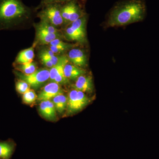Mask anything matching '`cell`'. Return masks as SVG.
<instances>
[{"label": "cell", "mask_w": 159, "mask_h": 159, "mask_svg": "<svg viewBox=\"0 0 159 159\" xmlns=\"http://www.w3.org/2000/svg\"><path fill=\"white\" fill-rule=\"evenodd\" d=\"M146 6L142 0H129L117 5L111 11L107 25L120 27L141 21L145 19Z\"/></svg>", "instance_id": "6da1fadb"}, {"label": "cell", "mask_w": 159, "mask_h": 159, "mask_svg": "<svg viewBox=\"0 0 159 159\" xmlns=\"http://www.w3.org/2000/svg\"><path fill=\"white\" fill-rule=\"evenodd\" d=\"M31 14L21 0H0V30L15 28Z\"/></svg>", "instance_id": "7a4b0ae2"}, {"label": "cell", "mask_w": 159, "mask_h": 159, "mask_svg": "<svg viewBox=\"0 0 159 159\" xmlns=\"http://www.w3.org/2000/svg\"><path fill=\"white\" fill-rule=\"evenodd\" d=\"M87 20V17L85 14L79 19L68 25L65 31L66 38L69 40L78 43L86 42Z\"/></svg>", "instance_id": "3957f363"}, {"label": "cell", "mask_w": 159, "mask_h": 159, "mask_svg": "<svg viewBox=\"0 0 159 159\" xmlns=\"http://www.w3.org/2000/svg\"><path fill=\"white\" fill-rule=\"evenodd\" d=\"M61 3L48 4L42 7L38 14L41 20L47 22L55 28L64 24L61 16Z\"/></svg>", "instance_id": "277c9868"}, {"label": "cell", "mask_w": 159, "mask_h": 159, "mask_svg": "<svg viewBox=\"0 0 159 159\" xmlns=\"http://www.w3.org/2000/svg\"><path fill=\"white\" fill-rule=\"evenodd\" d=\"M18 79L25 81L30 87L34 89H38L50 79V70L48 68H43L36 70L31 74H25L19 71H14Z\"/></svg>", "instance_id": "5b68a950"}, {"label": "cell", "mask_w": 159, "mask_h": 159, "mask_svg": "<svg viewBox=\"0 0 159 159\" xmlns=\"http://www.w3.org/2000/svg\"><path fill=\"white\" fill-rule=\"evenodd\" d=\"M90 102V98L88 97L85 93L74 89L69 92L67 97V112L68 115L78 112Z\"/></svg>", "instance_id": "8992f818"}, {"label": "cell", "mask_w": 159, "mask_h": 159, "mask_svg": "<svg viewBox=\"0 0 159 159\" xmlns=\"http://www.w3.org/2000/svg\"><path fill=\"white\" fill-rule=\"evenodd\" d=\"M64 94V90L60 85L54 82H50L45 86L38 95L39 101L51 100L54 97Z\"/></svg>", "instance_id": "52a82bcc"}, {"label": "cell", "mask_w": 159, "mask_h": 159, "mask_svg": "<svg viewBox=\"0 0 159 159\" xmlns=\"http://www.w3.org/2000/svg\"><path fill=\"white\" fill-rule=\"evenodd\" d=\"M67 56L69 61L77 67L83 68L87 65V56L82 49L72 48L69 51Z\"/></svg>", "instance_id": "ba28073f"}, {"label": "cell", "mask_w": 159, "mask_h": 159, "mask_svg": "<svg viewBox=\"0 0 159 159\" xmlns=\"http://www.w3.org/2000/svg\"><path fill=\"white\" fill-rule=\"evenodd\" d=\"M39 111L43 118L49 121H55L57 118V111L51 100L41 101Z\"/></svg>", "instance_id": "9c48e42d"}, {"label": "cell", "mask_w": 159, "mask_h": 159, "mask_svg": "<svg viewBox=\"0 0 159 159\" xmlns=\"http://www.w3.org/2000/svg\"><path fill=\"white\" fill-rule=\"evenodd\" d=\"M73 88L74 89L84 93H92L94 89L93 78L90 76L84 74L81 75L76 80Z\"/></svg>", "instance_id": "30bf717a"}, {"label": "cell", "mask_w": 159, "mask_h": 159, "mask_svg": "<svg viewBox=\"0 0 159 159\" xmlns=\"http://www.w3.org/2000/svg\"><path fill=\"white\" fill-rule=\"evenodd\" d=\"M36 31V43H39L42 45H49L50 43L55 39H61V34H53L48 31L40 29L35 26Z\"/></svg>", "instance_id": "8fae6325"}, {"label": "cell", "mask_w": 159, "mask_h": 159, "mask_svg": "<svg viewBox=\"0 0 159 159\" xmlns=\"http://www.w3.org/2000/svg\"><path fill=\"white\" fill-rule=\"evenodd\" d=\"M66 3L69 11V20L68 25L79 19L85 15L81 7L74 0H70Z\"/></svg>", "instance_id": "7c38bea8"}, {"label": "cell", "mask_w": 159, "mask_h": 159, "mask_svg": "<svg viewBox=\"0 0 159 159\" xmlns=\"http://www.w3.org/2000/svg\"><path fill=\"white\" fill-rule=\"evenodd\" d=\"M36 45V43H35L32 47L20 52L16 58L14 64H21L26 63L33 62L34 56V47Z\"/></svg>", "instance_id": "4fadbf2b"}, {"label": "cell", "mask_w": 159, "mask_h": 159, "mask_svg": "<svg viewBox=\"0 0 159 159\" xmlns=\"http://www.w3.org/2000/svg\"><path fill=\"white\" fill-rule=\"evenodd\" d=\"M64 71L66 77L69 80H76L80 76L84 75L86 73L84 69L69 63L65 66Z\"/></svg>", "instance_id": "5bb4252c"}, {"label": "cell", "mask_w": 159, "mask_h": 159, "mask_svg": "<svg viewBox=\"0 0 159 159\" xmlns=\"http://www.w3.org/2000/svg\"><path fill=\"white\" fill-rule=\"evenodd\" d=\"M69 62V60L67 55H61L60 58L58 62L50 69V79H49V80L50 82H54L56 75L59 70L63 67H64Z\"/></svg>", "instance_id": "9a60e30c"}, {"label": "cell", "mask_w": 159, "mask_h": 159, "mask_svg": "<svg viewBox=\"0 0 159 159\" xmlns=\"http://www.w3.org/2000/svg\"><path fill=\"white\" fill-rule=\"evenodd\" d=\"M56 111L61 114L66 110L67 106V97L64 94H60L52 99Z\"/></svg>", "instance_id": "2e32d148"}, {"label": "cell", "mask_w": 159, "mask_h": 159, "mask_svg": "<svg viewBox=\"0 0 159 159\" xmlns=\"http://www.w3.org/2000/svg\"><path fill=\"white\" fill-rule=\"evenodd\" d=\"M13 65L16 70L24 74H31L37 70V64L35 62L26 63L21 64H13Z\"/></svg>", "instance_id": "e0dca14e"}, {"label": "cell", "mask_w": 159, "mask_h": 159, "mask_svg": "<svg viewBox=\"0 0 159 159\" xmlns=\"http://www.w3.org/2000/svg\"><path fill=\"white\" fill-rule=\"evenodd\" d=\"M13 151V145L8 142H0V158L9 159Z\"/></svg>", "instance_id": "ac0fdd59"}, {"label": "cell", "mask_w": 159, "mask_h": 159, "mask_svg": "<svg viewBox=\"0 0 159 159\" xmlns=\"http://www.w3.org/2000/svg\"><path fill=\"white\" fill-rule=\"evenodd\" d=\"M35 26L38 27L40 29L48 31L51 33L61 34L60 31L58 29L55 28L54 26L52 25L51 24L44 21L41 20L40 22L38 24H36Z\"/></svg>", "instance_id": "d6986e66"}, {"label": "cell", "mask_w": 159, "mask_h": 159, "mask_svg": "<svg viewBox=\"0 0 159 159\" xmlns=\"http://www.w3.org/2000/svg\"><path fill=\"white\" fill-rule=\"evenodd\" d=\"M37 97L38 96L34 90L30 89L23 94V101L27 104H31L37 99Z\"/></svg>", "instance_id": "ffe728a7"}, {"label": "cell", "mask_w": 159, "mask_h": 159, "mask_svg": "<svg viewBox=\"0 0 159 159\" xmlns=\"http://www.w3.org/2000/svg\"><path fill=\"white\" fill-rule=\"evenodd\" d=\"M16 89L18 93L24 94L30 89V86L25 81L18 79L16 83Z\"/></svg>", "instance_id": "44dd1931"}, {"label": "cell", "mask_w": 159, "mask_h": 159, "mask_svg": "<svg viewBox=\"0 0 159 159\" xmlns=\"http://www.w3.org/2000/svg\"><path fill=\"white\" fill-rule=\"evenodd\" d=\"M61 39H57L54 40L50 43L49 45L66 47V48H68L70 49L72 48L75 46V45L73 44L64 42Z\"/></svg>", "instance_id": "7402d4cb"}, {"label": "cell", "mask_w": 159, "mask_h": 159, "mask_svg": "<svg viewBox=\"0 0 159 159\" xmlns=\"http://www.w3.org/2000/svg\"><path fill=\"white\" fill-rule=\"evenodd\" d=\"M56 55L54 54L50 49H43L40 51L39 53V57H45V58H49L53 57L54 55Z\"/></svg>", "instance_id": "603a6c76"}, {"label": "cell", "mask_w": 159, "mask_h": 159, "mask_svg": "<svg viewBox=\"0 0 159 159\" xmlns=\"http://www.w3.org/2000/svg\"><path fill=\"white\" fill-rule=\"evenodd\" d=\"M49 49L56 54H61V53L65 52L66 51H67L69 49H70L68 48H66V47H57V46L50 45Z\"/></svg>", "instance_id": "cb8c5ba5"}, {"label": "cell", "mask_w": 159, "mask_h": 159, "mask_svg": "<svg viewBox=\"0 0 159 159\" xmlns=\"http://www.w3.org/2000/svg\"><path fill=\"white\" fill-rule=\"evenodd\" d=\"M70 0H41L40 7H42L48 4H53V3H64L69 2Z\"/></svg>", "instance_id": "d4e9b609"}, {"label": "cell", "mask_w": 159, "mask_h": 159, "mask_svg": "<svg viewBox=\"0 0 159 159\" xmlns=\"http://www.w3.org/2000/svg\"><path fill=\"white\" fill-rule=\"evenodd\" d=\"M40 60L41 61L42 63L44 66L47 67L48 68H51L53 66V64L50 61V60L48 58H45V57H40Z\"/></svg>", "instance_id": "484cf974"}, {"label": "cell", "mask_w": 159, "mask_h": 159, "mask_svg": "<svg viewBox=\"0 0 159 159\" xmlns=\"http://www.w3.org/2000/svg\"><path fill=\"white\" fill-rule=\"evenodd\" d=\"M82 1H85V0H82Z\"/></svg>", "instance_id": "4316f807"}]
</instances>
